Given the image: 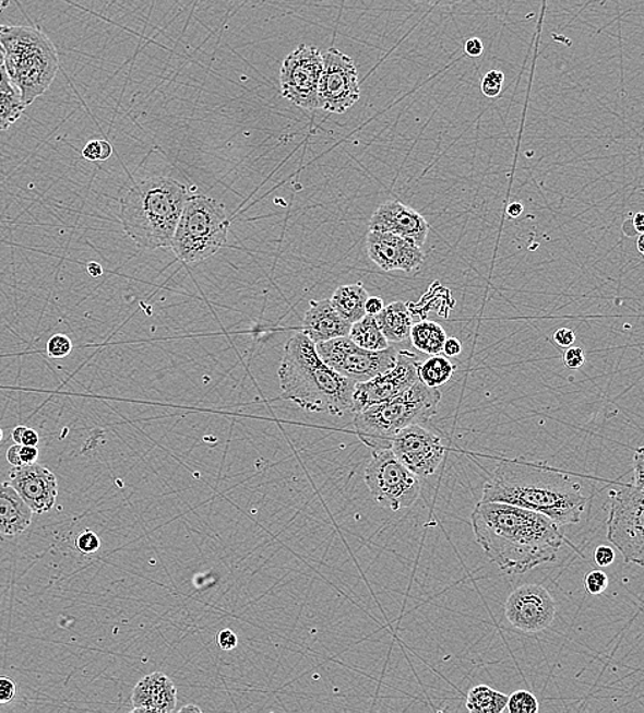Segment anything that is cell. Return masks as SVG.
I'll list each match as a JSON object with an SVG mask.
<instances>
[{"label": "cell", "instance_id": "cell-1", "mask_svg": "<svg viewBox=\"0 0 644 713\" xmlns=\"http://www.w3.org/2000/svg\"><path fill=\"white\" fill-rule=\"evenodd\" d=\"M476 543L510 575L557 560L565 544L561 525L546 514L504 502L477 503L472 513Z\"/></svg>", "mask_w": 644, "mask_h": 713}, {"label": "cell", "instance_id": "cell-2", "mask_svg": "<svg viewBox=\"0 0 644 713\" xmlns=\"http://www.w3.org/2000/svg\"><path fill=\"white\" fill-rule=\"evenodd\" d=\"M481 501L522 507L568 525L580 522L588 498L579 482L562 472L503 461L486 482Z\"/></svg>", "mask_w": 644, "mask_h": 713}, {"label": "cell", "instance_id": "cell-3", "mask_svg": "<svg viewBox=\"0 0 644 713\" xmlns=\"http://www.w3.org/2000/svg\"><path fill=\"white\" fill-rule=\"evenodd\" d=\"M282 396L302 409L342 417L353 409L357 383L342 377L317 353L303 332L289 337L278 368Z\"/></svg>", "mask_w": 644, "mask_h": 713}, {"label": "cell", "instance_id": "cell-4", "mask_svg": "<svg viewBox=\"0 0 644 713\" xmlns=\"http://www.w3.org/2000/svg\"><path fill=\"white\" fill-rule=\"evenodd\" d=\"M188 198L187 187L170 177L132 181L120 198L123 230L144 249L170 248Z\"/></svg>", "mask_w": 644, "mask_h": 713}, {"label": "cell", "instance_id": "cell-5", "mask_svg": "<svg viewBox=\"0 0 644 713\" xmlns=\"http://www.w3.org/2000/svg\"><path fill=\"white\" fill-rule=\"evenodd\" d=\"M0 48L10 80L26 106L47 93L57 78L56 46L34 26H7L0 31Z\"/></svg>", "mask_w": 644, "mask_h": 713}, {"label": "cell", "instance_id": "cell-6", "mask_svg": "<svg viewBox=\"0 0 644 713\" xmlns=\"http://www.w3.org/2000/svg\"><path fill=\"white\" fill-rule=\"evenodd\" d=\"M442 393L421 380L405 393L368 409L354 413V427L361 442L373 450L390 449L406 427L424 425L437 415Z\"/></svg>", "mask_w": 644, "mask_h": 713}, {"label": "cell", "instance_id": "cell-7", "mask_svg": "<svg viewBox=\"0 0 644 713\" xmlns=\"http://www.w3.org/2000/svg\"><path fill=\"white\" fill-rule=\"evenodd\" d=\"M229 219L224 205L206 195H193L177 224L171 250L184 264H200L227 243Z\"/></svg>", "mask_w": 644, "mask_h": 713}, {"label": "cell", "instance_id": "cell-8", "mask_svg": "<svg viewBox=\"0 0 644 713\" xmlns=\"http://www.w3.org/2000/svg\"><path fill=\"white\" fill-rule=\"evenodd\" d=\"M365 482L373 500L393 512L412 507L421 492L420 478L391 449L373 450Z\"/></svg>", "mask_w": 644, "mask_h": 713}, {"label": "cell", "instance_id": "cell-9", "mask_svg": "<svg viewBox=\"0 0 644 713\" xmlns=\"http://www.w3.org/2000/svg\"><path fill=\"white\" fill-rule=\"evenodd\" d=\"M608 539L625 562L644 567V492L635 486L611 491Z\"/></svg>", "mask_w": 644, "mask_h": 713}, {"label": "cell", "instance_id": "cell-10", "mask_svg": "<svg viewBox=\"0 0 644 713\" xmlns=\"http://www.w3.org/2000/svg\"><path fill=\"white\" fill-rule=\"evenodd\" d=\"M315 348L331 368L356 383L367 382L393 368L398 354V350L391 346L380 352L367 350L356 345L350 336L317 343Z\"/></svg>", "mask_w": 644, "mask_h": 713}, {"label": "cell", "instance_id": "cell-11", "mask_svg": "<svg viewBox=\"0 0 644 713\" xmlns=\"http://www.w3.org/2000/svg\"><path fill=\"white\" fill-rule=\"evenodd\" d=\"M324 58L319 48L300 45L288 54L281 68L284 98L305 110H320L319 85Z\"/></svg>", "mask_w": 644, "mask_h": 713}, {"label": "cell", "instance_id": "cell-12", "mask_svg": "<svg viewBox=\"0 0 644 713\" xmlns=\"http://www.w3.org/2000/svg\"><path fill=\"white\" fill-rule=\"evenodd\" d=\"M322 58L324 67L319 85L320 110L343 115L361 96L356 62L334 47L322 54Z\"/></svg>", "mask_w": 644, "mask_h": 713}, {"label": "cell", "instance_id": "cell-13", "mask_svg": "<svg viewBox=\"0 0 644 713\" xmlns=\"http://www.w3.org/2000/svg\"><path fill=\"white\" fill-rule=\"evenodd\" d=\"M418 366L420 360L415 353L401 350L396 354V361L393 368L378 375L367 382L357 383L353 394L351 413H358L368 407L381 404L405 393L413 384L417 383Z\"/></svg>", "mask_w": 644, "mask_h": 713}, {"label": "cell", "instance_id": "cell-14", "mask_svg": "<svg viewBox=\"0 0 644 713\" xmlns=\"http://www.w3.org/2000/svg\"><path fill=\"white\" fill-rule=\"evenodd\" d=\"M390 449L420 479L433 475L445 454L443 438L422 425L406 427L395 437Z\"/></svg>", "mask_w": 644, "mask_h": 713}, {"label": "cell", "instance_id": "cell-15", "mask_svg": "<svg viewBox=\"0 0 644 713\" xmlns=\"http://www.w3.org/2000/svg\"><path fill=\"white\" fill-rule=\"evenodd\" d=\"M557 605L549 590L540 584H524L510 594L504 615L509 623L527 634L549 629L556 619Z\"/></svg>", "mask_w": 644, "mask_h": 713}, {"label": "cell", "instance_id": "cell-16", "mask_svg": "<svg viewBox=\"0 0 644 713\" xmlns=\"http://www.w3.org/2000/svg\"><path fill=\"white\" fill-rule=\"evenodd\" d=\"M367 253L369 259L385 272L415 273L426 261L420 246L398 235L381 233V230H369Z\"/></svg>", "mask_w": 644, "mask_h": 713}, {"label": "cell", "instance_id": "cell-17", "mask_svg": "<svg viewBox=\"0 0 644 713\" xmlns=\"http://www.w3.org/2000/svg\"><path fill=\"white\" fill-rule=\"evenodd\" d=\"M9 484L19 492L35 514L51 511L58 496L56 475L39 464L14 466Z\"/></svg>", "mask_w": 644, "mask_h": 713}, {"label": "cell", "instance_id": "cell-18", "mask_svg": "<svg viewBox=\"0 0 644 713\" xmlns=\"http://www.w3.org/2000/svg\"><path fill=\"white\" fill-rule=\"evenodd\" d=\"M369 230H381L401 236L409 242L420 246L427 242L429 224L426 217L415 209L399 201H386L375 209L370 218Z\"/></svg>", "mask_w": 644, "mask_h": 713}, {"label": "cell", "instance_id": "cell-19", "mask_svg": "<svg viewBox=\"0 0 644 713\" xmlns=\"http://www.w3.org/2000/svg\"><path fill=\"white\" fill-rule=\"evenodd\" d=\"M351 323L337 312L331 299L311 301L305 314L302 332L313 343L329 342L348 336Z\"/></svg>", "mask_w": 644, "mask_h": 713}, {"label": "cell", "instance_id": "cell-20", "mask_svg": "<svg viewBox=\"0 0 644 713\" xmlns=\"http://www.w3.org/2000/svg\"><path fill=\"white\" fill-rule=\"evenodd\" d=\"M177 690L170 678L163 673H155L143 678L132 693V712H174Z\"/></svg>", "mask_w": 644, "mask_h": 713}, {"label": "cell", "instance_id": "cell-21", "mask_svg": "<svg viewBox=\"0 0 644 713\" xmlns=\"http://www.w3.org/2000/svg\"><path fill=\"white\" fill-rule=\"evenodd\" d=\"M34 512L9 484H0V534L15 537L29 527Z\"/></svg>", "mask_w": 644, "mask_h": 713}, {"label": "cell", "instance_id": "cell-22", "mask_svg": "<svg viewBox=\"0 0 644 713\" xmlns=\"http://www.w3.org/2000/svg\"><path fill=\"white\" fill-rule=\"evenodd\" d=\"M375 321L383 332L386 341L404 342L409 340L413 318L409 310L404 302H393L389 307H384L378 316H374Z\"/></svg>", "mask_w": 644, "mask_h": 713}, {"label": "cell", "instance_id": "cell-23", "mask_svg": "<svg viewBox=\"0 0 644 713\" xmlns=\"http://www.w3.org/2000/svg\"><path fill=\"white\" fill-rule=\"evenodd\" d=\"M368 299L367 288L363 287L362 283H357L337 288L332 295L331 302L337 312L353 324L367 316L365 307H367Z\"/></svg>", "mask_w": 644, "mask_h": 713}, {"label": "cell", "instance_id": "cell-24", "mask_svg": "<svg viewBox=\"0 0 644 713\" xmlns=\"http://www.w3.org/2000/svg\"><path fill=\"white\" fill-rule=\"evenodd\" d=\"M448 334L442 325L434 323V321L422 320L420 323L413 324L410 332V340L413 346L418 352L428 354V356H438L443 353V346Z\"/></svg>", "mask_w": 644, "mask_h": 713}, {"label": "cell", "instance_id": "cell-25", "mask_svg": "<svg viewBox=\"0 0 644 713\" xmlns=\"http://www.w3.org/2000/svg\"><path fill=\"white\" fill-rule=\"evenodd\" d=\"M348 336L356 345L367 348V350L380 352L390 347L389 341L381 332L374 316L367 314L361 320L353 323Z\"/></svg>", "mask_w": 644, "mask_h": 713}, {"label": "cell", "instance_id": "cell-26", "mask_svg": "<svg viewBox=\"0 0 644 713\" xmlns=\"http://www.w3.org/2000/svg\"><path fill=\"white\" fill-rule=\"evenodd\" d=\"M509 697L493 690L490 686L479 685L469 690L466 708L475 713H502L508 708Z\"/></svg>", "mask_w": 644, "mask_h": 713}, {"label": "cell", "instance_id": "cell-27", "mask_svg": "<svg viewBox=\"0 0 644 713\" xmlns=\"http://www.w3.org/2000/svg\"><path fill=\"white\" fill-rule=\"evenodd\" d=\"M455 372V366L445 356H431L418 366V378L429 388L438 389L449 382Z\"/></svg>", "mask_w": 644, "mask_h": 713}, {"label": "cell", "instance_id": "cell-28", "mask_svg": "<svg viewBox=\"0 0 644 713\" xmlns=\"http://www.w3.org/2000/svg\"><path fill=\"white\" fill-rule=\"evenodd\" d=\"M26 106L19 95L0 93V132L8 131L10 127L24 115Z\"/></svg>", "mask_w": 644, "mask_h": 713}, {"label": "cell", "instance_id": "cell-29", "mask_svg": "<svg viewBox=\"0 0 644 713\" xmlns=\"http://www.w3.org/2000/svg\"><path fill=\"white\" fill-rule=\"evenodd\" d=\"M506 710L510 713H538L539 701L529 691L518 690L509 697Z\"/></svg>", "mask_w": 644, "mask_h": 713}, {"label": "cell", "instance_id": "cell-30", "mask_svg": "<svg viewBox=\"0 0 644 713\" xmlns=\"http://www.w3.org/2000/svg\"><path fill=\"white\" fill-rule=\"evenodd\" d=\"M73 350V343L71 337L57 334L50 337V341L47 343V356L53 358V360H59V358L68 357Z\"/></svg>", "mask_w": 644, "mask_h": 713}, {"label": "cell", "instance_id": "cell-31", "mask_svg": "<svg viewBox=\"0 0 644 713\" xmlns=\"http://www.w3.org/2000/svg\"><path fill=\"white\" fill-rule=\"evenodd\" d=\"M503 83L504 74L501 71H490L485 78H482L481 93L485 94L487 98H498L502 93Z\"/></svg>", "mask_w": 644, "mask_h": 713}, {"label": "cell", "instance_id": "cell-32", "mask_svg": "<svg viewBox=\"0 0 644 713\" xmlns=\"http://www.w3.org/2000/svg\"><path fill=\"white\" fill-rule=\"evenodd\" d=\"M111 154V144L106 141H91L83 148V157L88 161H106Z\"/></svg>", "mask_w": 644, "mask_h": 713}, {"label": "cell", "instance_id": "cell-33", "mask_svg": "<svg viewBox=\"0 0 644 713\" xmlns=\"http://www.w3.org/2000/svg\"><path fill=\"white\" fill-rule=\"evenodd\" d=\"M584 587L592 596H599L609 587V577L604 571L594 570L584 579Z\"/></svg>", "mask_w": 644, "mask_h": 713}, {"label": "cell", "instance_id": "cell-34", "mask_svg": "<svg viewBox=\"0 0 644 713\" xmlns=\"http://www.w3.org/2000/svg\"><path fill=\"white\" fill-rule=\"evenodd\" d=\"M76 548L84 555L96 554L100 549V539L94 531H84L76 538Z\"/></svg>", "mask_w": 644, "mask_h": 713}, {"label": "cell", "instance_id": "cell-35", "mask_svg": "<svg viewBox=\"0 0 644 713\" xmlns=\"http://www.w3.org/2000/svg\"><path fill=\"white\" fill-rule=\"evenodd\" d=\"M563 366L569 369H579L584 366L586 361V356H584L583 348L580 347H568L562 353Z\"/></svg>", "mask_w": 644, "mask_h": 713}, {"label": "cell", "instance_id": "cell-36", "mask_svg": "<svg viewBox=\"0 0 644 713\" xmlns=\"http://www.w3.org/2000/svg\"><path fill=\"white\" fill-rule=\"evenodd\" d=\"M17 696V685L9 677H0V705H7Z\"/></svg>", "mask_w": 644, "mask_h": 713}, {"label": "cell", "instance_id": "cell-37", "mask_svg": "<svg viewBox=\"0 0 644 713\" xmlns=\"http://www.w3.org/2000/svg\"><path fill=\"white\" fill-rule=\"evenodd\" d=\"M633 475L636 489L644 492V447L639 448L633 455Z\"/></svg>", "mask_w": 644, "mask_h": 713}, {"label": "cell", "instance_id": "cell-38", "mask_svg": "<svg viewBox=\"0 0 644 713\" xmlns=\"http://www.w3.org/2000/svg\"><path fill=\"white\" fill-rule=\"evenodd\" d=\"M594 560L599 567H609L616 560L615 550L610 546H598L594 551Z\"/></svg>", "mask_w": 644, "mask_h": 713}, {"label": "cell", "instance_id": "cell-39", "mask_svg": "<svg viewBox=\"0 0 644 713\" xmlns=\"http://www.w3.org/2000/svg\"><path fill=\"white\" fill-rule=\"evenodd\" d=\"M217 643L219 649H223L225 652L234 651L238 646V635L232 630L225 629L218 632Z\"/></svg>", "mask_w": 644, "mask_h": 713}, {"label": "cell", "instance_id": "cell-40", "mask_svg": "<svg viewBox=\"0 0 644 713\" xmlns=\"http://www.w3.org/2000/svg\"><path fill=\"white\" fill-rule=\"evenodd\" d=\"M552 340H554L556 345L568 348L573 346L574 341H576V335H574L571 329H560L554 332Z\"/></svg>", "mask_w": 644, "mask_h": 713}, {"label": "cell", "instance_id": "cell-41", "mask_svg": "<svg viewBox=\"0 0 644 713\" xmlns=\"http://www.w3.org/2000/svg\"><path fill=\"white\" fill-rule=\"evenodd\" d=\"M464 51L466 56L470 58L480 57L485 52V45L479 39V37H472V39L466 40L464 45Z\"/></svg>", "mask_w": 644, "mask_h": 713}, {"label": "cell", "instance_id": "cell-42", "mask_svg": "<svg viewBox=\"0 0 644 713\" xmlns=\"http://www.w3.org/2000/svg\"><path fill=\"white\" fill-rule=\"evenodd\" d=\"M461 353H463V345H461L460 340L457 337H448L443 346L444 356L449 358L457 357Z\"/></svg>", "mask_w": 644, "mask_h": 713}, {"label": "cell", "instance_id": "cell-43", "mask_svg": "<svg viewBox=\"0 0 644 713\" xmlns=\"http://www.w3.org/2000/svg\"><path fill=\"white\" fill-rule=\"evenodd\" d=\"M20 454L23 465L36 464L37 459H39V450H37V447H23V444H21Z\"/></svg>", "mask_w": 644, "mask_h": 713}, {"label": "cell", "instance_id": "cell-44", "mask_svg": "<svg viewBox=\"0 0 644 713\" xmlns=\"http://www.w3.org/2000/svg\"><path fill=\"white\" fill-rule=\"evenodd\" d=\"M384 307V301L380 297H369L365 310H367V314L369 316H378Z\"/></svg>", "mask_w": 644, "mask_h": 713}, {"label": "cell", "instance_id": "cell-45", "mask_svg": "<svg viewBox=\"0 0 644 713\" xmlns=\"http://www.w3.org/2000/svg\"><path fill=\"white\" fill-rule=\"evenodd\" d=\"M37 443H39V433L26 427L23 439H21V444L23 447H37Z\"/></svg>", "mask_w": 644, "mask_h": 713}, {"label": "cell", "instance_id": "cell-46", "mask_svg": "<svg viewBox=\"0 0 644 713\" xmlns=\"http://www.w3.org/2000/svg\"><path fill=\"white\" fill-rule=\"evenodd\" d=\"M21 444L15 443L14 447L10 448L8 450V461L10 465L13 466H21L23 465V461H21Z\"/></svg>", "mask_w": 644, "mask_h": 713}, {"label": "cell", "instance_id": "cell-47", "mask_svg": "<svg viewBox=\"0 0 644 713\" xmlns=\"http://www.w3.org/2000/svg\"><path fill=\"white\" fill-rule=\"evenodd\" d=\"M506 212H508L509 217L517 218V217L522 216V214L524 212V206L520 202H513V203H510V205L506 209Z\"/></svg>", "mask_w": 644, "mask_h": 713}, {"label": "cell", "instance_id": "cell-48", "mask_svg": "<svg viewBox=\"0 0 644 713\" xmlns=\"http://www.w3.org/2000/svg\"><path fill=\"white\" fill-rule=\"evenodd\" d=\"M418 2L431 4V7H454L461 0H418Z\"/></svg>", "mask_w": 644, "mask_h": 713}, {"label": "cell", "instance_id": "cell-49", "mask_svg": "<svg viewBox=\"0 0 644 713\" xmlns=\"http://www.w3.org/2000/svg\"><path fill=\"white\" fill-rule=\"evenodd\" d=\"M87 271L93 277H99L102 276V273H104V270H102V266L98 264V262H90L87 265Z\"/></svg>", "mask_w": 644, "mask_h": 713}, {"label": "cell", "instance_id": "cell-50", "mask_svg": "<svg viewBox=\"0 0 644 713\" xmlns=\"http://www.w3.org/2000/svg\"><path fill=\"white\" fill-rule=\"evenodd\" d=\"M633 227L637 230V233H644V214L643 213H637L635 216V219H633Z\"/></svg>", "mask_w": 644, "mask_h": 713}, {"label": "cell", "instance_id": "cell-51", "mask_svg": "<svg viewBox=\"0 0 644 713\" xmlns=\"http://www.w3.org/2000/svg\"><path fill=\"white\" fill-rule=\"evenodd\" d=\"M25 428L26 427H24V426H20L17 428H14V431L12 433V438H13V441L15 443L21 444V439H23Z\"/></svg>", "mask_w": 644, "mask_h": 713}, {"label": "cell", "instance_id": "cell-52", "mask_svg": "<svg viewBox=\"0 0 644 713\" xmlns=\"http://www.w3.org/2000/svg\"><path fill=\"white\" fill-rule=\"evenodd\" d=\"M186 711L201 712V708H198L195 705H188V706L181 708V710H180V712H186Z\"/></svg>", "mask_w": 644, "mask_h": 713}, {"label": "cell", "instance_id": "cell-53", "mask_svg": "<svg viewBox=\"0 0 644 713\" xmlns=\"http://www.w3.org/2000/svg\"><path fill=\"white\" fill-rule=\"evenodd\" d=\"M2 439H3V431L2 428H0V442H2Z\"/></svg>", "mask_w": 644, "mask_h": 713}]
</instances>
